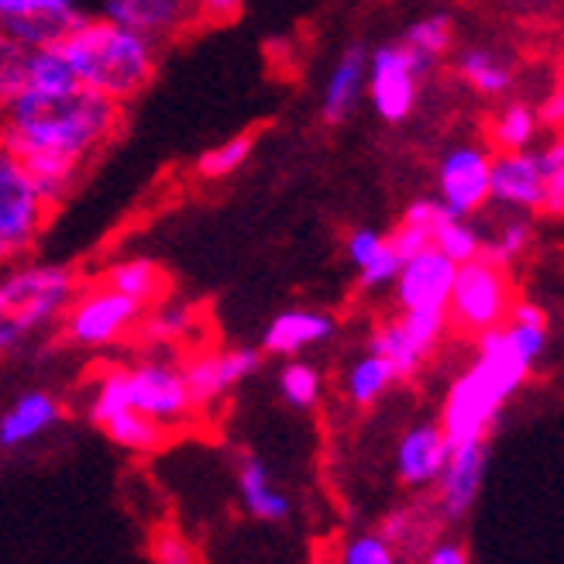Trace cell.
Returning <instances> with one entry per match:
<instances>
[{"instance_id":"cell-39","label":"cell","mask_w":564,"mask_h":564,"mask_svg":"<svg viewBox=\"0 0 564 564\" xmlns=\"http://www.w3.org/2000/svg\"><path fill=\"white\" fill-rule=\"evenodd\" d=\"M530 238H533V228L527 220H506L492 241H482V256L510 269L530 248Z\"/></svg>"},{"instance_id":"cell-24","label":"cell","mask_w":564,"mask_h":564,"mask_svg":"<svg viewBox=\"0 0 564 564\" xmlns=\"http://www.w3.org/2000/svg\"><path fill=\"white\" fill-rule=\"evenodd\" d=\"M441 530H444V520L437 517L431 499L400 506V510L386 513L379 523V533L392 547H397L400 557H420L441 538Z\"/></svg>"},{"instance_id":"cell-22","label":"cell","mask_w":564,"mask_h":564,"mask_svg":"<svg viewBox=\"0 0 564 564\" xmlns=\"http://www.w3.org/2000/svg\"><path fill=\"white\" fill-rule=\"evenodd\" d=\"M365 76H369V48L355 42L337 55L327 79H324L321 118L327 124H341L355 115L358 100L365 97Z\"/></svg>"},{"instance_id":"cell-1","label":"cell","mask_w":564,"mask_h":564,"mask_svg":"<svg viewBox=\"0 0 564 564\" xmlns=\"http://www.w3.org/2000/svg\"><path fill=\"white\" fill-rule=\"evenodd\" d=\"M121 128V104L87 87L21 90L0 107V141L24 162L42 196L59 207Z\"/></svg>"},{"instance_id":"cell-9","label":"cell","mask_w":564,"mask_h":564,"mask_svg":"<svg viewBox=\"0 0 564 564\" xmlns=\"http://www.w3.org/2000/svg\"><path fill=\"white\" fill-rule=\"evenodd\" d=\"M434 66L413 55L403 42H386L369 52V76L365 97L372 100L376 115L389 124H403L420 100V83Z\"/></svg>"},{"instance_id":"cell-17","label":"cell","mask_w":564,"mask_h":564,"mask_svg":"<svg viewBox=\"0 0 564 564\" xmlns=\"http://www.w3.org/2000/svg\"><path fill=\"white\" fill-rule=\"evenodd\" d=\"M451 455V441L444 437L437 420H420L397 441V455H392V471H397L400 486L410 492H431L437 475Z\"/></svg>"},{"instance_id":"cell-23","label":"cell","mask_w":564,"mask_h":564,"mask_svg":"<svg viewBox=\"0 0 564 564\" xmlns=\"http://www.w3.org/2000/svg\"><path fill=\"white\" fill-rule=\"evenodd\" d=\"M235 482H238V502H241V510L251 520H262V523H282V520H290L293 499L286 496V489L275 486L272 471L259 458H251V455L241 458Z\"/></svg>"},{"instance_id":"cell-30","label":"cell","mask_w":564,"mask_h":564,"mask_svg":"<svg viewBox=\"0 0 564 564\" xmlns=\"http://www.w3.org/2000/svg\"><path fill=\"white\" fill-rule=\"evenodd\" d=\"M502 334H506V341L513 345V351L530 365V369L547 351V317H544V310L538 303L517 300L513 310H510V317H506V324H502Z\"/></svg>"},{"instance_id":"cell-46","label":"cell","mask_w":564,"mask_h":564,"mask_svg":"<svg viewBox=\"0 0 564 564\" xmlns=\"http://www.w3.org/2000/svg\"><path fill=\"white\" fill-rule=\"evenodd\" d=\"M538 121L554 128L557 134H564V90H557L554 97H547L538 110Z\"/></svg>"},{"instance_id":"cell-20","label":"cell","mask_w":564,"mask_h":564,"mask_svg":"<svg viewBox=\"0 0 564 564\" xmlns=\"http://www.w3.org/2000/svg\"><path fill=\"white\" fill-rule=\"evenodd\" d=\"M204 317L193 303L183 300H159L141 314L134 327V341H141L152 351H176V348H196L200 345Z\"/></svg>"},{"instance_id":"cell-33","label":"cell","mask_w":564,"mask_h":564,"mask_svg":"<svg viewBox=\"0 0 564 564\" xmlns=\"http://www.w3.org/2000/svg\"><path fill=\"white\" fill-rule=\"evenodd\" d=\"M251 152H256V134H235V138H224L220 145L207 149L200 159H196V176L220 183L235 176L238 169L248 165Z\"/></svg>"},{"instance_id":"cell-41","label":"cell","mask_w":564,"mask_h":564,"mask_svg":"<svg viewBox=\"0 0 564 564\" xmlns=\"http://www.w3.org/2000/svg\"><path fill=\"white\" fill-rule=\"evenodd\" d=\"M386 248V235H379L376 228H355L345 241L348 262L355 265V272H361L365 265H372Z\"/></svg>"},{"instance_id":"cell-38","label":"cell","mask_w":564,"mask_h":564,"mask_svg":"<svg viewBox=\"0 0 564 564\" xmlns=\"http://www.w3.org/2000/svg\"><path fill=\"white\" fill-rule=\"evenodd\" d=\"M403 557L397 554L379 530H358L341 544L334 564H400Z\"/></svg>"},{"instance_id":"cell-29","label":"cell","mask_w":564,"mask_h":564,"mask_svg":"<svg viewBox=\"0 0 564 564\" xmlns=\"http://www.w3.org/2000/svg\"><path fill=\"white\" fill-rule=\"evenodd\" d=\"M455 73L468 90L482 94V97H499L513 87V66L506 63L499 52L482 48V45L462 48L455 59Z\"/></svg>"},{"instance_id":"cell-15","label":"cell","mask_w":564,"mask_h":564,"mask_svg":"<svg viewBox=\"0 0 564 564\" xmlns=\"http://www.w3.org/2000/svg\"><path fill=\"white\" fill-rule=\"evenodd\" d=\"M83 14L79 0H0V28L28 48H52Z\"/></svg>"},{"instance_id":"cell-6","label":"cell","mask_w":564,"mask_h":564,"mask_svg":"<svg viewBox=\"0 0 564 564\" xmlns=\"http://www.w3.org/2000/svg\"><path fill=\"white\" fill-rule=\"evenodd\" d=\"M513 303L517 296L510 269L478 256L471 262H462L455 272V286H451L447 300V327L465 337H478L502 327Z\"/></svg>"},{"instance_id":"cell-27","label":"cell","mask_w":564,"mask_h":564,"mask_svg":"<svg viewBox=\"0 0 564 564\" xmlns=\"http://www.w3.org/2000/svg\"><path fill=\"white\" fill-rule=\"evenodd\" d=\"M97 431L107 437V441H115L121 451H128V455H138V458H145V455H159L162 447L173 444V431H165L162 423L149 420V416H141L134 410H118V413H110L107 420L97 423Z\"/></svg>"},{"instance_id":"cell-43","label":"cell","mask_w":564,"mask_h":564,"mask_svg":"<svg viewBox=\"0 0 564 564\" xmlns=\"http://www.w3.org/2000/svg\"><path fill=\"white\" fill-rule=\"evenodd\" d=\"M386 241L392 245V251L406 262L410 256H416V251L423 248H431V231L427 228H420V224H410V220H400L397 228H392L386 235Z\"/></svg>"},{"instance_id":"cell-18","label":"cell","mask_w":564,"mask_h":564,"mask_svg":"<svg viewBox=\"0 0 564 564\" xmlns=\"http://www.w3.org/2000/svg\"><path fill=\"white\" fill-rule=\"evenodd\" d=\"M334 334H337V321L330 314L314 306H293V310H282V314H275L265 324L259 351L272 358H300L306 351L327 345Z\"/></svg>"},{"instance_id":"cell-10","label":"cell","mask_w":564,"mask_h":564,"mask_svg":"<svg viewBox=\"0 0 564 564\" xmlns=\"http://www.w3.org/2000/svg\"><path fill=\"white\" fill-rule=\"evenodd\" d=\"M502 406H506L502 392L478 372L475 365H468L462 376L451 379L437 423L444 437L451 441V447L468 444V441H489Z\"/></svg>"},{"instance_id":"cell-16","label":"cell","mask_w":564,"mask_h":564,"mask_svg":"<svg viewBox=\"0 0 564 564\" xmlns=\"http://www.w3.org/2000/svg\"><path fill=\"white\" fill-rule=\"evenodd\" d=\"M455 272L458 265L431 245L410 256L400 272L397 282H392V300H397V310H444L447 314V300H451V286H455Z\"/></svg>"},{"instance_id":"cell-5","label":"cell","mask_w":564,"mask_h":564,"mask_svg":"<svg viewBox=\"0 0 564 564\" xmlns=\"http://www.w3.org/2000/svg\"><path fill=\"white\" fill-rule=\"evenodd\" d=\"M52 210L24 162L0 141V269L18 265L39 245Z\"/></svg>"},{"instance_id":"cell-3","label":"cell","mask_w":564,"mask_h":564,"mask_svg":"<svg viewBox=\"0 0 564 564\" xmlns=\"http://www.w3.org/2000/svg\"><path fill=\"white\" fill-rule=\"evenodd\" d=\"M52 48L66 59L79 87L118 104L138 97L159 69V45L152 39L100 14H83Z\"/></svg>"},{"instance_id":"cell-25","label":"cell","mask_w":564,"mask_h":564,"mask_svg":"<svg viewBox=\"0 0 564 564\" xmlns=\"http://www.w3.org/2000/svg\"><path fill=\"white\" fill-rule=\"evenodd\" d=\"M104 286H110L115 293L128 296L131 303H138L141 310H149L152 303L169 296V275L159 262L145 259V256H131V259H118L110 262L100 275Z\"/></svg>"},{"instance_id":"cell-35","label":"cell","mask_w":564,"mask_h":564,"mask_svg":"<svg viewBox=\"0 0 564 564\" xmlns=\"http://www.w3.org/2000/svg\"><path fill=\"white\" fill-rule=\"evenodd\" d=\"M431 245L441 251V256H447L451 262H455V265L471 262V259L482 256V235H478L465 217H451V214H444L434 224Z\"/></svg>"},{"instance_id":"cell-32","label":"cell","mask_w":564,"mask_h":564,"mask_svg":"<svg viewBox=\"0 0 564 564\" xmlns=\"http://www.w3.org/2000/svg\"><path fill=\"white\" fill-rule=\"evenodd\" d=\"M279 397L293 410H314L324 400V372L306 358H290L279 369Z\"/></svg>"},{"instance_id":"cell-13","label":"cell","mask_w":564,"mask_h":564,"mask_svg":"<svg viewBox=\"0 0 564 564\" xmlns=\"http://www.w3.org/2000/svg\"><path fill=\"white\" fill-rule=\"evenodd\" d=\"M492 155L478 145H455L437 165V200L451 217H471L489 204Z\"/></svg>"},{"instance_id":"cell-42","label":"cell","mask_w":564,"mask_h":564,"mask_svg":"<svg viewBox=\"0 0 564 564\" xmlns=\"http://www.w3.org/2000/svg\"><path fill=\"white\" fill-rule=\"evenodd\" d=\"M541 165H544V200H541V214L547 217H564V165L547 159L541 152Z\"/></svg>"},{"instance_id":"cell-26","label":"cell","mask_w":564,"mask_h":564,"mask_svg":"<svg viewBox=\"0 0 564 564\" xmlns=\"http://www.w3.org/2000/svg\"><path fill=\"white\" fill-rule=\"evenodd\" d=\"M471 365L502 392L506 400L517 397L520 386H523L527 376H530V365L513 351L510 341H506L502 327L486 330V334H478V337H475V361H471Z\"/></svg>"},{"instance_id":"cell-4","label":"cell","mask_w":564,"mask_h":564,"mask_svg":"<svg viewBox=\"0 0 564 564\" xmlns=\"http://www.w3.org/2000/svg\"><path fill=\"white\" fill-rule=\"evenodd\" d=\"M79 275L59 262H21L0 275V358L59 324Z\"/></svg>"},{"instance_id":"cell-8","label":"cell","mask_w":564,"mask_h":564,"mask_svg":"<svg viewBox=\"0 0 564 564\" xmlns=\"http://www.w3.org/2000/svg\"><path fill=\"white\" fill-rule=\"evenodd\" d=\"M444 310H397V317L376 324L369 334V351L382 355L400 382L420 376L423 365L441 348L447 334Z\"/></svg>"},{"instance_id":"cell-34","label":"cell","mask_w":564,"mask_h":564,"mask_svg":"<svg viewBox=\"0 0 564 564\" xmlns=\"http://www.w3.org/2000/svg\"><path fill=\"white\" fill-rule=\"evenodd\" d=\"M538 110L527 107V104H510L502 107L496 121H492V145L499 152H527L538 138Z\"/></svg>"},{"instance_id":"cell-14","label":"cell","mask_w":564,"mask_h":564,"mask_svg":"<svg viewBox=\"0 0 564 564\" xmlns=\"http://www.w3.org/2000/svg\"><path fill=\"white\" fill-rule=\"evenodd\" d=\"M100 18L152 39L155 45L173 42L196 28L200 0H100Z\"/></svg>"},{"instance_id":"cell-44","label":"cell","mask_w":564,"mask_h":564,"mask_svg":"<svg viewBox=\"0 0 564 564\" xmlns=\"http://www.w3.org/2000/svg\"><path fill=\"white\" fill-rule=\"evenodd\" d=\"M420 564H468V551L462 541L437 538L427 551L420 554Z\"/></svg>"},{"instance_id":"cell-31","label":"cell","mask_w":564,"mask_h":564,"mask_svg":"<svg viewBox=\"0 0 564 564\" xmlns=\"http://www.w3.org/2000/svg\"><path fill=\"white\" fill-rule=\"evenodd\" d=\"M413 55H420L423 63L437 66V59H444V55L455 48V18H451L447 11H431L416 18L403 39H400Z\"/></svg>"},{"instance_id":"cell-47","label":"cell","mask_w":564,"mask_h":564,"mask_svg":"<svg viewBox=\"0 0 564 564\" xmlns=\"http://www.w3.org/2000/svg\"><path fill=\"white\" fill-rule=\"evenodd\" d=\"M544 155H547V159H554V162H561V165H564V134H561V138H557V141H554V145H551V149H547V152H544Z\"/></svg>"},{"instance_id":"cell-36","label":"cell","mask_w":564,"mask_h":564,"mask_svg":"<svg viewBox=\"0 0 564 564\" xmlns=\"http://www.w3.org/2000/svg\"><path fill=\"white\" fill-rule=\"evenodd\" d=\"M28 63H32V48L0 28V107L11 104L24 90Z\"/></svg>"},{"instance_id":"cell-40","label":"cell","mask_w":564,"mask_h":564,"mask_svg":"<svg viewBox=\"0 0 564 564\" xmlns=\"http://www.w3.org/2000/svg\"><path fill=\"white\" fill-rule=\"evenodd\" d=\"M400 265H403V259L392 251V245L386 241V248H382V256L372 262V265H365L361 272H358V286L365 290V293H379V290H389L392 282H397V272H400Z\"/></svg>"},{"instance_id":"cell-12","label":"cell","mask_w":564,"mask_h":564,"mask_svg":"<svg viewBox=\"0 0 564 564\" xmlns=\"http://www.w3.org/2000/svg\"><path fill=\"white\" fill-rule=\"evenodd\" d=\"M486 471H489V441H468L451 447V455L431 489V502L444 527H455L471 513L478 492H482Z\"/></svg>"},{"instance_id":"cell-7","label":"cell","mask_w":564,"mask_h":564,"mask_svg":"<svg viewBox=\"0 0 564 564\" xmlns=\"http://www.w3.org/2000/svg\"><path fill=\"white\" fill-rule=\"evenodd\" d=\"M141 314H145V310L138 303L104 286V282H94V286H79L73 293L69 306L59 317V334L73 348L104 351V348L121 345L124 337H134Z\"/></svg>"},{"instance_id":"cell-45","label":"cell","mask_w":564,"mask_h":564,"mask_svg":"<svg viewBox=\"0 0 564 564\" xmlns=\"http://www.w3.org/2000/svg\"><path fill=\"white\" fill-rule=\"evenodd\" d=\"M245 8V0H200V18L204 21H231Z\"/></svg>"},{"instance_id":"cell-2","label":"cell","mask_w":564,"mask_h":564,"mask_svg":"<svg viewBox=\"0 0 564 564\" xmlns=\"http://www.w3.org/2000/svg\"><path fill=\"white\" fill-rule=\"evenodd\" d=\"M87 416L97 427L100 420H107L118 410H134L141 416H149L162 423L165 431H189L200 423V406H196L183 361L173 355L155 351L128 365H107L90 379L87 389Z\"/></svg>"},{"instance_id":"cell-28","label":"cell","mask_w":564,"mask_h":564,"mask_svg":"<svg viewBox=\"0 0 564 564\" xmlns=\"http://www.w3.org/2000/svg\"><path fill=\"white\" fill-rule=\"evenodd\" d=\"M397 382H400V379H397V372H392V365H389L382 355H376V351L365 348V351L348 365V369H345V376H341V397H345V403L355 406V410H369V406H376Z\"/></svg>"},{"instance_id":"cell-11","label":"cell","mask_w":564,"mask_h":564,"mask_svg":"<svg viewBox=\"0 0 564 564\" xmlns=\"http://www.w3.org/2000/svg\"><path fill=\"white\" fill-rule=\"evenodd\" d=\"M262 351L259 348H204L196 345L183 358V372L189 382V392L200 413L220 406L231 392L259 372Z\"/></svg>"},{"instance_id":"cell-19","label":"cell","mask_w":564,"mask_h":564,"mask_svg":"<svg viewBox=\"0 0 564 564\" xmlns=\"http://www.w3.org/2000/svg\"><path fill=\"white\" fill-rule=\"evenodd\" d=\"M489 200L517 210H541L544 165L538 152H499L489 165Z\"/></svg>"},{"instance_id":"cell-21","label":"cell","mask_w":564,"mask_h":564,"mask_svg":"<svg viewBox=\"0 0 564 564\" xmlns=\"http://www.w3.org/2000/svg\"><path fill=\"white\" fill-rule=\"evenodd\" d=\"M63 416H66V406L55 392L28 389L21 397H14V403L0 413V447L18 451V447L35 444L39 437L59 427Z\"/></svg>"},{"instance_id":"cell-37","label":"cell","mask_w":564,"mask_h":564,"mask_svg":"<svg viewBox=\"0 0 564 564\" xmlns=\"http://www.w3.org/2000/svg\"><path fill=\"white\" fill-rule=\"evenodd\" d=\"M149 554H152V564H207L196 541L173 523H162L159 530H152Z\"/></svg>"}]
</instances>
